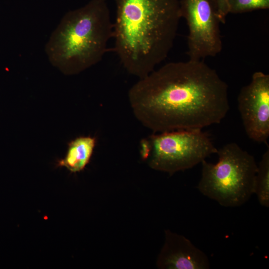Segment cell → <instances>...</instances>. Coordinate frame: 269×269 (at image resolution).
Wrapping results in <instances>:
<instances>
[{
  "instance_id": "obj_9",
  "label": "cell",
  "mask_w": 269,
  "mask_h": 269,
  "mask_svg": "<svg viewBox=\"0 0 269 269\" xmlns=\"http://www.w3.org/2000/svg\"><path fill=\"white\" fill-rule=\"evenodd\" d=\"M96 139L90 136H81L68 143L65 156L57 165L66 167L71 172H80L89 162L96 146Z\"/></svg>"
},
{
  "instance_id": "obj_6",
  "label": "cell",
  "mask_w": 269,
  "mask_h": 269,
  "mask_svg": "<svg viewBox=\"0 0 269 269\" xmlns=\"http://www.w3.org/2000/svg\"><path fill=\"white\" fill-rule=\"evenodd\" d=\"M180 11L188 27L189 59L203 60L219 54L222 42L215 0H180Z\"/></svg>"
},
{
  "instance_id": "obj_5",
  "label": "cell",
  "mask_w": 269,
  "mask_h": 269,
  "mask_svg": "<svg viewBox=\"0 0 269 269\" xmlns=\"http://www.w3.org/2000/svg\"><path fill=\"white\" fill-rule=\"evenodd\" d=\"M140 144L142 158L150 167L170 174L190 169L218 150L200 129L155 133Z\"/></svg>"
},
{
  "instance_id": "obj_2",
  "label": "cell",
  "mask_w": 269,
  "mask_h": 269,
  "mask_svg": "<svg viewBox=\"0 0 269 269\" xmlns=\"http://www.w3.org/2000/svg\"><path fill=\"white\" fill-rule=\"evenodd\" d=\"M114 50L125 70L138 79L164 60L173 45L180 0H115Z\"/></svg>"
},
{
  "instance_id": "obj_7",
  "label": "cell",
  "mask_w": 269,
  "mask_h": 269,
  "mask_svg": "<svg viewBox=\"0 0 269 269\" xmlns=\"http://www.w3.org/2000/svg\"><path fill=\"white\" fill-rule=\"evenodd\" d=\"M238 107L248 136L267 143L269 137V75L255 72L238 96Z\"/></svg>"
},
{
  "instance_id": "obj_4",
  "label": "cell",
  "mask_w": 269,
  "mask_h": 269,
  "mask_svg": "<svg viewBox=\"0 0 269 269\" xmlns=\"http://www.w3.org/2000/svg\"><path fill=\"white\" fill-rule=\"evenodd\" d=\"M216 163L201 162L200 180L197 186L203 195L226 207H237L255 194L258 164L253 155L235 142L219 149Z\"/></svg>"
},
{
  "instance_id": "obj_3",
  "label": "cell",
  "mask_w": 269,
  "mask_h": 269,
  "mask_svg": "<svg viewBox=\"0 0 269 269\" xmlns=\"http://www.w3.org/2000/svg\"><path fill=\"white\" fill-rule=\"evenodd\" d=\"M113 34L106 0H91L64 15L46 44L45 52L63 74H78L102 60Z\"/></svg>"
},
{
  "instance_id": "obj_1",
  "label": "cell",
  "mask_w": 269,
  "mask_h": 269,
  "mask_svg": "<svg viewBox=\"0 0 269 269\" xmlns=\"http://www.w3.org/2000/svg\"><path fill=\"white\" fill-rule=\"evenodd\" d=\"M128 100L139 122L154 133L202 130L229 109L228 86L203 60L172 62L139 79Z\"/></svg>"
},
{
  "instance_id": "obj_12",
  "label": "cell",
  "mask_w": 269,
  "mask_h": 269,
  "mask_svg": "<svg viewBox=\"0 0 269 269\" xmlns=\"http://www.w3.org/2000/svg\"><path fill=\"white\" fill-rule=\"evenodd\" d=\"M221 23H224L229 13V0H215Z\"/></svg>"
},
{
  "instance_id": "obj_11",
  "label": "cell",
  "mask_w": 269,
  "mask_h": 269,
  "mask_svg": "<svg viewBox=\"0 0 269 269\" xmlns=\"http://www.w3.org/2000/svg\"><path fill=\"white\" fill-rule=\"evenodd\" d=\"M229 13H241L269 8V0H229Z\"/></svg>"
},
{
  "instance_id": "obj_10",
  "label": "cell",
  "mask_w": 269,
  "mask_h": 269,
  "mask_svg": "<svg viewBox=\"0 0 269 269\" xmlns=\"http://www.w3.org/2000/svg\"><path fill=\"white\" fill-rule=\"evenodd\" d=\"M255 194L259 203L269 207V148L263 154L258 164L256 176Z\"/></svg>"
},
{
  "instance_id": "obj_8",
  "label": "cell",
  "mask_w": 269,
  "mask_h": 269,
  "mask_svg": "<svg viewBox=\"0 0 269 269\" xmlns=\"http://www.w3.org/2000/svg\"><path fill=\"white\" fill-rule=\"evenodd\" d=\"M157 266L166 269H208L210 262L207 255L186 237L166 231Z\"/></svg>"
}]
</instances>
